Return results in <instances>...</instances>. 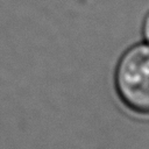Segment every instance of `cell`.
Instances as JSON below:
<instances>
[{
	"instance_id": "6da1fadb",
	"label": "cell",
	"mask_w": 149,
	"mask_h": 149,
	"mask_svg": "<svg viewBox=\"0 0 149 149\" xmlns=\"http://www.w3.org/2000/svg\"><path fill=\"white\" fill-rule=\"evenodd\" d=\"M113 84L119 100L127 109L149 116V43H136L120 56Z\"/></svg>"
},
{
	"instance_id": "7a4b0ae2",
	"label": "cell",
	"mask_w": 149,
	"mask_h": 149,
	"mask_svg": "<svg viewBox=\"0 0 149 149\" xmlns=\"http://www.w3.org/2000/svg\"><path fill=\"white\" fill-rule=\"evenodd\" d=\"M142 35L147 43H149V10L144 16L143 23H142Z\"/></svg>"
}]
</instances>
